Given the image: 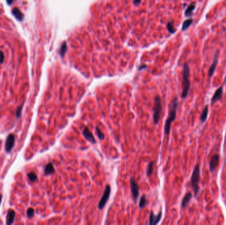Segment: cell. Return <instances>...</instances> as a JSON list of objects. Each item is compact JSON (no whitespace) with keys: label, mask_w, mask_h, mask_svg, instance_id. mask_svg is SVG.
Listing matches in <instances>:
<instances>
[{"label":"cell","mask_w":226,"mask_h":225,"mask_svg":"<svg viewBox=\"0 0 226 225\" xmlns=\"http://www.w3.org/2000/svg\"><path fill=\"white\" fill-rule=\"evenodd\" d=\"M96 134H97V135L98 138L100 140H103V139H105V135H104V134H103V133L101 132L99 128L98 127L96 128Z\"/></svg>","instance_id":"obj_23"},{"label":"cell","mask_w":226,"mask_h":225,"mask_svg":"<svg viewBox=\"0 0 226 225\" xmlns=\"http://www.w3.org/2000/svg\"><path fill=\"white\" fill-rule=\"evenodd\" d=\"M155 164V162L152 161L150 162L149 164H148V168H147V176H150L152 174L153 170H154V165Z\"/></svg>","instance_id":"obj_21"},{"label":"cell","mask_w":226,"mask_h":225,"mask_svg":"<svg viewBox=\"0 0 226 225\" xmlns=\"http://www.w3.org/2000/svg\"><path fill=\"white\" fill-rule=\"evenodd\" d=\"M219 162V156L217 154H215V155H213L212 156V158H211L210 162V170L211 171V172H214L216 170V169L217 167H218Z\"/></svg>","instance_id":"obj_8"},{"label":"cell","mask_w":226,"mask_h":225,"mask_svg":"<svg viewBox=\"0 0 226 225\" xmlns=\"http://www.w3.org/2000/svg\"><path fill=\"white\" fill-rule=\"evenodd\" d=\"M15 216V213L13 210H9L7 212V217H6V223L7 224H11L13 223Z\"/></svg>","instance_id":"obj_14"},{"label":"cell","mask_w":226,"mask_h":225,"mask_svg":"<svg viewBox=\"0 0 226 225\" xmlns=\"http://www.w3.org/2000/svg\"><path fill=\"white\" fill-rule=\"evenodd\" d=\"M1 201H2V196L1 195H0V204H1Z\"/></svg>","instance_id":"obj_31"},{"label":"cell","mask_w":226,"mask_h":225,"mask_svg":"<svg viewBox=\"0 0 226 225\" xmlns=\"http://www.w3.org/2000/svg\"><path fill=\"white\" fill-rule=\"evenodd\" d=\"M28 177H29V180L31 182H35L36 180H37V176L34 172H30L29 174H28Z\"/></svg>","instance_id":"obj_24"},{"label":"cell","mask_w":226,"mask_h":225,"mask_svg":"<svg viewBox=\"0 0 226 225\" xmlns=\"http://www.w3.org/2000/svg\"><path fill=\"white\" fill-rule=\"evenodd\" d=\"M194 9H195V3H192L191 4H190L188 7H187V9H186V11H185V15L186 17L191 15L192 13V11Z\"/></svg>","instance_id":"obj_19"},{"label":"cell","mask_w":226,"mask_h":225,"mask_svg":"<svg viewBox=\"0 0 226 225\" xmlns=\"http://www.w3.org/2000/svg\"><path fill=\"white\" fill-rule=\"evenodd\" d=\"M161 216H162V211H160L158 213V215H155L154 212L151 211L150 216V222L149 223L151 225H156L159 223V222L160 221Z\"/></svg>","instance_id":"obj_10"},{"label":"cell","mask_w":226,"mask_h":225,"mask_svg":"<svg viewBox=\"0 0 226 225\" xmlns=\"http://www.w3.org/2000/svg\"><path fill=\"white\" fill-rule=\"evenodd\" d=\"M192 195L191 194V192H187L186 194H185L181 202V207L182 209H184V208L187 207V205H188L189 202H190L191 199H192Z\"/></svg>","instance_id":"obj_13"},{"label":"cell","mask_w":226,"mask_h":225,"mask_svg":"<svg viewBox=\"0 0 226 225\" xmlns=\"http://www.w3.org/2000/svg\"><path fill=\"white\" fill-rule=\"evenodd\" d=\"M4 58H5V56H4V53L0 51V63H2L4 61Z\"/></svg>","instance_id":"obj_28"},{"label":"cell","mask_w":226,"mask_h":225,"mask_svg":"<svg viewBox=\"0 0 226 225\" xmlns=\"http://www.w3.org/2000/svg\"><path fill=\"white\" fill-rule=\"evenodd\" d=\"M193 22V19H187V20H185L184 21L183 24H182V30L183 31H186L188 29L189 27L191 25H192V23Z\"/></svg>","instance_id":"obj_18"},{"label":"cell","mask_w":226,"mask_h":225,"mask_svg":"<svg viewBox=\"0 0 226 225\" xmlns=\"http://www.w3.org/2000/svg\"><path fill=\"white\" fill-rule=\"evenodd\" d=\"M55 172V169L54 168L53 164L52 163H48L44 168V174L46 175H50Z\"/></svg>","instance_id":"obj_16"},{"label":"cell","mask_w":226,"mask_h":225,"mask_svg":"<svg viewBox=\"0 0 226 225\" xmlns=\"http://www.w3.org/2000/svg\"><path fill=\"white\" fill-rule=\"evenodd\" d=\"M140 1H141V0H134V4H138V3H139V2Z\"/></svg>","instance_id":"obj_30"},{"label":"cell","mask_w":226,"mask_h":225,"mask_svg":"<svg viewBox=\"0 0 226 225\" xmlns=\"http://www.w3.org/2000/svg\"><path fill=\"white\" fill-rule=\"evenodd\" d=\"M27 215L29 218H32L34 215V210L33 208H29V209L27 210Z\"/></svg>","instance_id":"obj_26"},{"label":"cell","mask_w":226,"mask_h":225,"mask_svg":"<svg viewBox=\"0 0 226 225\" xmlns=\"http://www.w3.org/2000/svg\"><path fill=\"white\" fill-rule=\"evenodd\" d=\"M208 105H206L205 108H204L203 111H202V114L201 116V121L202 123H204V122H206V119L208 118Z\"/></svg>","instance_id":"obj_17"},{"label":"cell","mask_w":226,"mask_h":225,"mask_svg":"<svg viewBox=\"0 0 226 225\" xmlns=\"http://www.w3.org/2000/svg\"><path fill=\"white\" fill-rule=\"evenodd\" d=\"M23 106V104L21 105V106H19V108H18V109H17V111H16V115H17V118H19V117L21 116V111H22Z\"/></svg>","instance_id":"obj_27"},{"label":"cell","mask_w":226,"mask_h":225,"mask_svg":"<svg viewBox=\"0 0 226 225\" xmlns=\"http://www.w3.org/2000/svg\"><path fill=\"white\" fill-rule=\"evenodd\" d=\"M15 145V136L13 134H9L7 136L5 141V149L7 153H10L13 149Z\"/></svg>","instance_id":"obj_7"},{"label":"cell","mask_w":226,"mask_h":225,"mask_svg":"<svg viewBox=\"0 0 226 225\" xmlns=\"http://www.w3.org/2000/svg\"><path fill=\"white\" fill-rule=\"evenodd\" d=\"M178 106V102L177 97H175L173 100H172L171 105H170L169 115H168V118L165 124V127H164L165 134L167 135V136L168 135H169L170 130H171V124L176 118V110H177Z\"/></svg>","instance_id":"obj_1"},{"label":"cell","mask_w":226,"mask_h":225,"mask_svg":"<svg viewBox=\"0 0 226 225\" xmlns=\"http://www.w3.org/2000/svg\"><path fill=\"white\" fill-rule=\"evenodd\" d=\"M218 53H216V54H215L214 61H213L212 63L211 64V66L209 69V71H208V76H209V77H211L213 75V74H214V73L215 71V69H216L217 63H218Z\"/></svg>","instance_id":"obj_12"},{"label":"cell","mask_w":226,"mask_h":225,"mask_svg":"<svg viewBox=\"0 0 226 225\" xmlns=\"http://www.w3.org/2000/svg\"><path fill=\"white\" fill-rule=\"evenodd\" d=\"M12 14L15 17V18H16L17 20L19 21H22L23 19H24V15H23L22 12L17 7H15L12 10Z\"/></svg>","instance_id":"obj_15"},{"label":"cell","mask_w":226,"mask_h":225,"mask_svg":"<svg viewBox=\"0 0 226 225\" xmlns=\"http://www.w3.org/2000/svg\"><path fill=\"white\" fill-rule=\"evenodd\" d=\"M162 111L160 96H156L155 97V104L154 108V122L155 124L159 123L161 117V112Z\"/></svg>","instance_id":"obj_4"},{"label":"cell","mask_w":226,"mask_h":225,"mask_svg":"<svg viewBox=\"0 0 226 225\" xmlns=\"http://www.w3.org/2000/svg\"><path fill=\"white\" fill-rule=\"evenodd\" d=\"M190 87V69L188 63H185L184 65L183 70H182V98H186L188 95L189 89Z\"/></svg>","instance_id":"obj_2"},{"label":"cell","mask_w":226,"mask_h":225,"mask_svg":"<svg viewBox=\"0 0 226 225\" xmlns=\"http://www.w3.org/2000/svg\"><path fill=\"white\" fill-rule=\"evenodd\" d=\"M67 51V44H66V42H64L63 44H62L61 47H60V54L62 57H63L65 53Z\"/></svg>","instance_id":"obj_22"},{"label":"cell","mask_w":226,"mask_h":225,"mask_svg":"<svg viewBox=\"0 0 226 225\" xmlns=\"http://www.w3.org/2000/svg\"><path fill=\"white\" fill-rule=\"evenodd\" d=\"M111 186L109 185H107L106 187H105L102 198H101L99 203V209H103V208L105 207V205H106L107 201H108L110 198V196H111Z\"/></svg>","instance_id":"obj_5"},{"label":"cell","mask_w":226,"mask_h":225,"mask_svg":"<svg viewBox=\"0 0 226 225\" xmlns=\"http://www.w3.org/2000/svg\"><path fill=\"white\" fill-rule=\"evenodd\" d=\"M146 205H147V199H146V195H143V196L141 197L140 200H139V207L140 208V209H144V208L146 206Z\"/></svg>","instance_id":"obj_20"},{"label":"cell","mask_w":226,"mask_h":225,"mask_svg":"<svg viewBox=\"0 0 226 225\" xmlns=\"http://www.w3.org/2000/svg\"><path fill=\"white\" fill-rule=\"evenodd\" d=\"M167 29H168V31H169L170 33H172V34L175 33V31H176L175 28L174 27L173 23H168V24H167Z\"/></svg>","instance_id":"obj_25"},{"label":"cell","mask_w":226,"mask_h":225,"mask_svg":"<svg viewBox=\"0 0 226 225\" xmlns=\"http://www.w3.org/2000/svg\"><path fill=\"white\" fill-rule=\"evenodd\" d=\"M223 87H219L218 89L216 90V92H215V93L214 94V95H213V96H212V100H211V102H212V104H214L215 102H218V100L221 99V98L222 97V95H223Z\"/></svg>","instance_id":"obj_11"},{"label":"cell","mask_w":226,"mask_h":225,"mask_svg":"<svg viewBox=\"0 0 226 225\" xmlns=\"http://www.w3.org/2000/svg\"><path fill=\"white\" fill-rule=\"evenodd\" d=\"M13 1L14 0H6V2H7V3L9 5H11L13 3Z\"/></svg>","instance_id":"obj_29"},{"label":"cell","mask_w":226,"mask_h":225,"mask_svg":"<svg viewBox=\"0 0 226 225\" xmlns=\"http://www.w3.org/2000/svg\"><path fill=\"white\" fill-rule=\"evenodd\" d=\"M130 188H131V192H132V195L133 197V199L135 201L138 199L139 197V186L137 185L135 180L133 178H131L130 180Z\"/></svg>","instance_id":"obj_6"},{"label":"cell","mask_w":226,"mask_h":225,"mask_svg":"<svg viewBox=\"0 0 226 225\" xmlns=\"http://www.w3.org/2000/svg\"><path fill=\"white\" fill-rule=\"evenodd\" d=\"M200 179H201V170H200L199 164H197L194 168L190 178V184L194 191V193L195 196H196L200 192Z\"/></svg>","instance_id":"obj_3"},{"label":"cell","mask_w":226,"mask_h":225,"mask_svg":"<svg viewBox=\"0 0 226 225\" xmlns=\"http://www.w3.org/2000/svg\"><path fill=\"white\" fill-rule=\"evenodd\" d=\"M83 136H84V138L87 139L88 141H89L90 143H93V144H95L96 143L95 138L93 135L92 134V133L90 132V130L87 127H85L84 128L83 131Z\"/></svg>","instance_id":"obj_9"}]
</instances>
